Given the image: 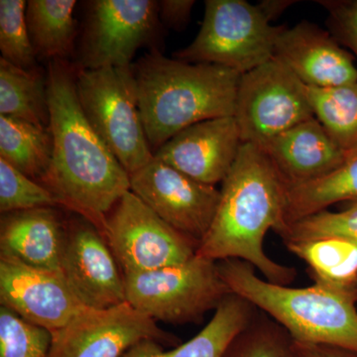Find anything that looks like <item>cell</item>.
<instances>
[{
	"mask_svg": "<svg viewBox=\"0 0 357 357\" xmlns=\"http://www.w3.org/2000/svg\"><path fill=\"white\" fill-rule=\"evenodd\" d=\"M76 0H29L26 23L37 57L65 60L75 47Z\"/></svg>",
	"mask_w": 357,
	"mask_h": 357,
	"instance_id": "21",
	"label": "cell"
},
{
	"mask_svg": "<svg viewBox=\"0 0 357 357\" xmlns=\"http://www.w3.org/2000/svg\"><path fill=\"white\" fill-rule=\"evenodd\" d=\"M126 302L154 321L198 323L232 294L218 262L198 255L182 264L124 274Z\"/></svg>",
	"mask_w": 357,
	"mask_h": 357,
	"instance_id": "7",
	"label": "cell"
},
{
	"mask_svg": "<svg viewBox=\"0 0 357 357\" xmlns=\"http://www.w3.org/2000/svg\"><path fill=\"white\" fill-rule=\"evenodd\" d=\"M0 303L51 333L89 309L61 272L29 266L6 253H0Z\"/></svg>",
	"mask_w": 357,
	"mask_h": 357,
	"instance_id": "14",
	"label": "cell"
},
{
	"mask_svg": "<svg viewBox=\"0 0 357 357\" xmlns=\"http://www.w3.org/2000/svg\"><path fill=\"white\" fill-rule=\"evenodd\" d=\"M257 312L248 301L230 294L213 312L208 325L189 342L167 351L158 342L143 340L122 357H222L232 338Z\"/></svg>",
	"mask_w": 357,
	"mask_h": 357,
	"instance_id": "19",
	"label": "cell"
},
{
	"mask_svg": "<svg viewBox=\"0 0 357 357\" xmlns=\"http://www.w3.org/2000/svg\"><path fill=\"white\" fill-rule=\"evenodd\" d=\"M297 357H357V352L328 344H305L294 340Z\"/></svg>",
	"mask_w": 357,
	"mask_h": 357,
	"instance_id": "33",
	"label": "cell"
},
{
	"mask_svg": "<svg viewBox=\"0 0 357 357\" xmlns=\"http://www.w3.org/2000/svg\"><path fill=\"white\" fill-rule=\"evenodd\" d=\"M61 206L56 197L0 158V211L2 215L40 208Z\"/></svg>",
	"mask_w": 357,
	"mask_h": 357,
	"instance_id": "29",
	"label": "cell"
},
{
	"mask_svg": "<svg viewBox=\"0 0 357 357\" xmlns=\"http://www.w3.org/2000/svg\"><path fill=\"white\" fill-rule=\"evenodd\" d=\"M284 244L337 237L357 243V208L324 211L290 223L280 236Z\"/></svg>",
	"mask_w": 357,
	"mask_h": 357,
	"instance_id": "30",
	"label": "cell"
},
{
	"mask_svg": "<svg viewBox=\"0 0 357 357\" xmlns=\"http://www.w3.org/2000/svg\"><path fill=\"white\" fill-rule=\"evenodd\" d=\"M0 158L42 185L53 159L50 129L0 115Z\"/></svg>",
	"mask_w": 357,
	"mask_h": 357,
	"instance_id": "22",
	"label": "cell"
},
{
	"mask_svg": "<svg viewBox=\"0 0 357 357\" xmlns=\"http://www.w3.org/2000/svg\"><path fill=\"white\" fill-rule=\"evenodd\" d=\"M77 215L68 222L61 273L89 309L119 306L126 302L121 267L100 230Z\"/></svg>",
	"mask_w": 357,
	"mask_h": 357,
	"instance_id": "13",
	"label": "cell"
},
{
	"mask_svg": "<svg viewBox=\"0 0 357 357\" xmlns=\"http://www.w3.org/2000/svg\"><path fill=\"white\" fill-rule=\"evenodd\" d=\"M274 57L307 86L332 88L357 82L351 54L328 30L309 21L284 27L275 45Z\"/></svg>",
	"mask_w": 357,
	"mask_h": 357,
	"instance_id": "16",
	"label": "cell"
},
{
	"mask_svg": "<svg viewBox=\"0 0 357 357\" xmlns=\"http://www.w3.org/2000/svg\"><path fill=\"white\" fill-rule=\"evenodd\" d=\"M354 201H357V152L349 155L344 163L321 177L286 187L284 218L288 227L326 211L333 204Z\"/></svg>",
	"mask_w": 357,
	"mask_h": 357,
	"instance_id": "20",
	"label": "cell"
},
{
	"mask_svg": "<svg viewBox=\"0 0 357 357\" xmlns=\"http://www.w3.org/2000/svg\"><path fill=\"white\" fill-rule=\"evenodd\" d=\"M195 0H162L158 1L160 22L170 29L180 31L191 20Z\"/></svg>",
	"mask_w": 357,
	"mask_h": 357,
	"instance_id": "32",
	"label": "cell"
},
{
	"mask_svg": "<svg viewBox=\"0 0 357 357\" xmlns=\"http://www.w3.org/2000/svg\"><path fill=\"white\" fill-rule=\"evenodd\" d=\"M204 6L198 35L174 58L243 75L274 57L277 38L285 26L272 25L257 6L245 0H206Z\"/></svg>",
	"mask_w": 357,
	"mask_h": 357,
	"instance_id": "6",
	"label": "cell"
},
{
	"mask_svg": "<svg viewBox=\"0 0 357 357\" xmlns=\"http://www.w3.org/2000/svg\"><path fill=\"white\" fill-rule=\"evenodd\" d=\"M52 333L0 307V357H49Z\"/></svg>",
	"mask_w": 357,
	"mask_h": 357,
	"instance_id": "27",
	"label": "cell"
},
{
	"mask_svg": "<svg viewBox=\"0 0 357 357\" xmlns=\"http://www.w3.org/2000/svg\"><path fill=\"white\" fill-rule=\"evenodd\" d=\"M25 0H0V51L4 60L24 69L36 68L27 23Z\"/></svg>",
	"mask_w": 357,
	"mask_h": 357,
	"instance_id": "28",
	"label": "cell"
},
{
	"mask_svg": "<svg viewBox=\"0 0 357 357\" xmlns=\"http://www.w3.org/2000/svg\"><path fill=\"white\" fill-rule=\"evenodd\" d=\"M86 7L77 69L130 67L138 49L158 35V1L93 0Z\"/></svg>",
	"mask_w": 357,
	"mask_h": 357,
	"instance_id": "10",
	"label": "cell"
},
{
	"mask_svg": "<svg viewBox=\"0 0 357 357\" xmlns=\"http://www.w3.org/2000/svg\"><path fill=\"white\" fill-rule=\"evenodd\" d=\"M297 2L296 0H262L256 6L261 11L264 17L271 23L285 13L289 7Z\"/></svg>",
	"mask_w": 357,
	"mask_h": 357,
	"instance_id": "34",
	"label": "cell"
},
{
	"mask_svg": "<svg viewBox=\"0 0 357 357\" xmlns=\"http://www.w3.org/2000/svg\"><path fill=\"white\" fill-rule=\"evenodd\" d=\"M82 109L119 163L131 174L154 158L138 107L132 66L75 68Z\"/></svg>",
	"mask_w": 357,
	"mask_h": 357,
	"instance_id": "5",
	"label": "cell"
},
{
	"mask_svg": "<svg viewBox=\"0 0 357 357\" xmlns=\"http://www.w3.org/2000/svg\"><path fill=\"white\" fill-rule=\"evenodd\" d=\"M328 11V32L338 43L349 47L357 57V0H319Z\"/></svg>",
	"mask_w": 357,
	"mask_h": 357,
	"instance_id": "31",
	"label": "cell"
},
{
	"mask_svg": "<svg viewBox=\"0 0 357 357\" xmlns=\"http://www.w3.org/2000/svg\"><path fill=\"white\" fill-rule=\"evenodd\" d=\"M303 260L314 283L344 290H356L357 243L337 237L286 244Z\"/></svg>",
	"mask_w": 357,
	"mask_h": 357,
	"instance_id": "24",
	"label": "cell"
},
{
	"mask_svg": "<svg viewBox=\"0 0 357 357\" xmlns=\"http://www.w3.org/2000/svg\"><path fill=\"white\" fill-rule=\"evenodd\" d=\"M143 340L172 344L175 337L126 302L107 310H86L52 332L49 357H122Z\"/></svg>",
	"mask_w": 357,
	"mask_h": 357,
	"instance_id": "12",
	"label": "cell"
},
{
	"mask_svg": "<svg viewBox=\"0 0 357 357\" xmlns=\"http://www.w3.org/2000/svg\"><path fill=\"white\" fill-rule=\"evenodd\" d=\"M105 237L123 275L182 264L197 255L199 245L164 222L131 191L107 215Z\"/></svg>",
	"mask_w": 357,
	"mask_h": 357,
	"instance_id": "9",
	"label": "cell"
},
{
	"mask_svg": "<svg viewBox=\"0 0 357 357\" xmlns=\"http://www.w3.org/2000/svg\"><path fill=\"white\" fill-rule=\"evenodd\" d=\"M314 117L337 146L349 155L357 152V82L332 86H307Z\"/></svg>",
	"mask_w": 357,
	"mask_h": 357,
	"instance_id": "25",
	"label": "cell"
},
{
	"mask_svg": "<svg viewBox=\"0 0 357 357\" xmlns=\"http://www.w3.org/2000/svg\"><path fill=\"white\" fill-rule=\"evenodd\" d=\"M47 77L53 159L42 185L105 237L107 215L130 191V176L82 109L74 65L50 61Z\"/></svg>",
	"mask_w": 357,
	"mask_h": 357,
	"instance_id": "1",
	"label": "cell"
},
{
	"mask_svg": "<svg viewBox=\"0 0 357 357\" xmlns=\"http://www.w3.org/2000/svg\"><path fill=\"white\" fill-rule=\"evenodd\" d=\"M259 147L286 187L321 177L347 158L316 117L275 136Z\"/></svg>",
	"mask_w": 357,
	"mask_h": 357,
	"instance_id": "17",
	"label": "cell"
},
{
	"mask_svg": "<svg viewBox=\"0 0 357 357\" xmlns=\"http://www.w3.org/2000/svg\"><path fill=\"white\" fill-rule=\"evenodd\" d=\"M347 208H357V201L351 202L347 204Z\"/></svg>",
	"mask_w": 357,
	"mask_h": 357,
	"instance_id": "35",
	"label": "cell"
},
{
	"mask_svg": "<svg viewBox=\"0 0 357 357\" xmlns=\"http://www.w3.org/2000/svg\"><path fill=\"white\" fill-rule=\"evenodd\" d=\"M222 357H297L287 331L260 311L232 338Z\"/></svg>",
	"mask_w": 357,
	"mask_h": 357,
	"instance_id": "26",
	"label": "cell"
},
{
	"mask_svg": "<svg viewBox=\"0 0 357 357\" xmlns=\"http://www.w3.org/2000/svg\"><path fill=\"white\" fill-rule=\"evenodd\" d=\"M0 114L49 128L48 77L0 59Z\"/></svg>",
	"mask_w": 357,
	"mask_h": 357,
	"instance_id": "23",
	"label": "cell"
},
{
	"mask_svg": "<svg viewBox=\"0 0 357 357\" xmlns=\"http://www.w3.org/2000/svg\"><path fill=\"white\" fill-rule=\"evenodd\" d=\"M68 222L57 208H40L2 215L0 253L29 266L61 272Z\"/></svg>",
	"mask_w": 357,
	"mask_h": 357,
	"instance_id": "18",
	"label": "cell"
},
{
	"mask_svg": "<svg viewBox=\"0 0 357 357\" xmlns=\"http://www.w3.org/2000/svg\"><path fill=\"white\" fill-rule=\"evenodd\" d=\"M234 117L243 143L263 146L314 115L306 84L273 57L241 75Z\"/></svg>",
	"mask_w": 357,
	"mask_h": 357,
	"instance_id": "8",
	"label": "cell"
},
{
	"mask_svg": "<svg viewBox=\"0 0 357 357\" xmlns=\"http://www.w3.org/2000/svg\"><path fill=\"white\" fill-rule=\"evenodd\" d=\"M222 184L217 213L197 255L215 262L243 260L265 280L290 285L297 277L295 268L275 261L265 252L267 232L273 230L280 236L287 225L286 185L262 148L243 143Z\"/></svg>",
	"mask_w": 357,
	"mask_h": 357,
	"instance_id": "2",
	"label": "cell"
},
{
	"mask_svg": "<svg viewBox=\"0 0 357 357\" xmlns=\"http://www.w3.org/2000/svg\"><path fill=\"white\" fill-rule=\"evenodd\" d=\"M241 145L236 119L218 117L176 134L154 156L199 182L215 185L229 175Z\"/></svg>",
	"mask_w": 357,
	"mask_h": 357,
	"instance_id": "15",
	"label": "cell"
},
{
	"mask_svg": "<svg viewBox=\"0 0 357 357\" xmlns=\"http://www.w3.org/2000/svg\"><path fill=\"white\" fill-rule=\"evenodd\" d=\"M230 292L283 326L295 342L328 344L357 352V291L314 283L293 288L265 280L249 263L218 262Z\"/></svg>",
	"mask_w": 357,
	"mask_h": 357,
	"instance_id": "4",
	"label": "cell"
},
{
	"mask_svg": "<svg viewBox=\"0 0 357 357\" xmlns=\"http://www.w3.org/2000/svg\"><path fill=\"white\" fill-rule=\"evenodd\" d=\"M138 107L153 154L198 122L234 116L241 75L192 64L152 50L132 64Z\"/></svg>",
	"mask_w": 357,
	"mask_h": 357,
	"instance_id": "3",
	"label": "cell"
},
{
	"mask_svg": "<svg viewBox=\"0 0 357 357\" xmlns=\"http://www.w3.org/2000/svg\"><path fill=\"white\" fill-rule=\"evenodd\" d=\"M130 191L185 236L201 243L217 213L220 190L154 158L131 174Z\"/></svg>",
	"mask_w": 357,
	"mask_h": 357,
	"instance_id": "11",
	"label": "cell"
},
{
	"mask_svg": "<svg viewBox=\"0 0 357 357\" xmlns=\"http://www.w3.org/2000/svg\"><path fill=\"white\" fill-rule=\"evenodd\" d=\"M356 291H357V285H356Z\"/></svg>",
	"mask_w": 357,
	"mask_h": 357,
	"instance_id": "36",
	"label": "cell"
}]
</instances>
